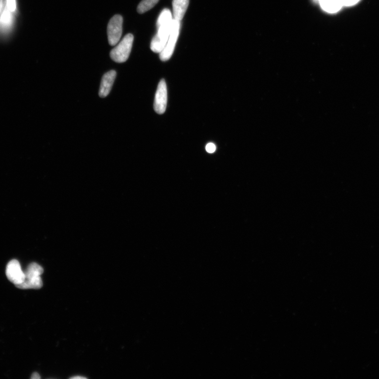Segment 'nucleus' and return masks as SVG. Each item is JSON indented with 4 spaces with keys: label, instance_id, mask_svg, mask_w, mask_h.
<instances>
[{
    "label": "nucleus",
    "instance_id": "nucleus-1",
    "mask_svg": "<svg viewBox=\"0 0 379 379\" xmlns=\"http://www.w3.org/2000/svg\"><path fill=\"white\" fill-rule=\"evenodd\" d=\"M173 20L171 12L168 9H165L161 13L157 23L158 32L151 43L153 52L160 54L164 48L170 35Z\"/></svg>",
    "mask_w": 379,
    "mask_h": 379
},
{
    "label": "nucleus",
    "instance_id": "nucleus-2",
    "mask_svg": "<svg viewBox=\"0 0 379 379\" xmlns=\"http://www.w3.org/2000/svg\"><path fill=\"white\" fill-rule=\"evenodd\" d=\"M134 36L132 34H127L110 52L111 58L115 62L124 63L126 61L129 57Z\"/></svg>",
    "mask_w": 379,
    "mask_h": 379
},
{
    "label": "nucleus",
    "instance_id": "nucleus-3",
    "mask_svg": "<svg viewBox=\"0 0 379 379\" xmlns=\"http://www.w3.org/2000/svg\"><path fill=\"white\" fill-rule=\"evenodd\" d=\"M180 21L173 19L172 29L169 40L163 50L160 53V58L162 61L169 60L172 56L178 39L180 30Z\"/></svg>",
    "mask_w": 379,
    "mask_h": 379
},
{
    "label": "nucleus",
    "instance_id": "nucleus-4",
    "mask_svg": "<svg viewBox=\"0 0 379 379\" xmlns=\"http://www.w3.org/2000/svg\"><path fill=\"white\" fill-rule=\"evenodd\" d=\"M123 18L120 15L113 16L108 25L107 33L109 44L114 46L120 40L123 34Z\"/></svg>",
    "mask_w": 379,
    "mask_h": 379
},
{
    "label": "nucleus",
    "instance_id": "nucleus-5",
    "mask_svg": "<svg viewBox=\"0 0 379 379\" xmlns=\"http://www.w3.org/2000/svg\"><path fill=\"white\" fill-rule=\"evenodd\" d=\"M6 275L9 280L16 286L23 283L25 279L20 263L17 260L10 261L6 266Z\"/></svg>",
    "mask_w": 379,
    "mask_h": 379
},
{
    "label": "nucleus",
    "instance_id": "nucleus-6",
    "mask_svg": "<svg viewBox=\"0 0 379 379\" xmlns=\"http://www.w3.org/2000/svg\"><path fill=\"white\" fill-rule=\"evenodd\" d=\"M167 101V87L165 80L162 79L159 83L154 102V109L157 113L162 114L165 112Z\"/></svg>",
    "mask_w": 379,
    "mask_h": 379
},
{
    "label": "nucleus",
    "instance_id": "nucleus-7",
    "mask_svg": "<svg viewBox=\"0 0 379 379\" xmlns=\"http://www.w3.org/2000/svg\"><path fill=\"white\" fill-rule=\"evenodd\" d=\"M116 75V72L111 70L103 76L99 93L101 98H105L110 93Z\"/></svg>",
    "mask_w": 379,
    "mask_h": 379
},
{
    "label": "nucleus",
    "instance_id": "nucleus-8",
    "mask_svg": "<svg viewBox=\"0 0 379 379\" xmlns=\"http://www.w3.org/2000/svg\"><path fill=\"white\" fill-rule=\"evenodd\" d=\"M189 4V0H173L172 7L173 19L181 21L187 11Z\"/></svg>",
    "mask_w": 379,
    "mask_h": 379
},
{
    "label": "nucleus",
    "instance_id": "nucleus-9",
    "mask_svg": "<svg viewBox=\"0 0 379 379\" xmlns=\"http://www.w3.org/2000/svg\"><path fill=\"white\" fill-rule=\"evenodd\" d=\"M43 272V269L36 263H32L28 266L24 273L25 275V279H30L38 277Z\"/></svg>",
    "mask_w": 379,
    "mask_h": 379
},
{
    "label": "nucleus",
    "instance_id": "nucleus-10",
    "mask_svg": "<svg viewBox=\"0 0 379 379\" xmlns=\"http://www.w3.org/2000/svg\"><path fill=\"white\" fill-rule=\"evenodd\" d=\"M42 286L41 277H38L31 279H25L22 284L16 287L21 289H38L41 288Z\"/></svg>",
    "mask_w": 379,
    "mask_h": 379
},
{
    "label": "nucleus",
    "instance_id": "nucleus-11",
    "mask_svg": "<svg viewBox=\"0 0 379 379\" xmlns=\"http://www.w3.org/2000/svg\"><path fill=\"white\" fill-rule=\"evenodd\" d=\"M159 1V0H143L138 6V12L140 14H144L153 8Z\"/></svg>",
    "mask_w": 379,
    "mask_h": 379
},
{
    "label": "nucleus",
    "instance_id": "nucleus-12",
    "mask_svg": "<svg viewBox=\"0 0 379 379\" xmlns=\"http://www.w3.org/2000/svg\"><path fill=\"white\" fill-rule=\"evenodd\" d=\"M11 12L6 6L0 17V25L3 28H8L11 25L13 19Z\"/></svg>",
    "mask_w": 379,
    "mask_h": 379
},
{
    "label": "nucleus",
    "instance_id": "nucleus-13",
    "mask_svg": "<svg viewBox=\"0 0 379 379\" xmlns=\"http://www.w3.org/2000/svg\"><path fill=\"white\" fill-rule=\"evenodd\" d=\"M6 6L11 12H14L16 9V0H6Z\"/></svg>",
    "mask_w": 379,
    "mask_h": 379
},
{
    "label": "nucleus",
    "instance_id": "nucleus-14",
    "mask_svg": "<svg viewBox=\"0 0 379 379\" xmlns=\"http://www.w3.org/2000/svg\"><path fill=\"white\" fill-rule=\"evenodd\" d=\"M205 150L209 153H213L216 150V145L213 143H209L205 146Z\"/></svg>",
    "mask_w": 379,
    "mask_h": 379
},
{
    "label": "nucleus",
    "instance_id": "nucleus-15",
    "mask_svg": "<svg viewBox=\"0 0 379 379\" xmlns=\"http://www.w3.org/2000/svg\"><path fill=\"white\" fill-rule=\"evenodd\" d=\"M31 378L32 379H40L41 377L37 372H35V373L32 374Z\"/></svg>",
    "mask_w": 379,
    "mask_h": 379
},
{
    "label": "nucleus",
    "instance_id": "nucleus-16",
    "mask_svg": "<svg viewBox=\"0 0 379 379\" xmlns=\"http://www.w3.org/2000/svg\"><path fill=\"white\" fill-rule=\"evenodd\" d=\"M4 5V0H0V16H1L2 14Z\"/></svg>",
    "mask_w": 379,
    "mask_h": 379
},
{
    "label": "nucleus",
    "instance_id": "nucleus-17",
    "mask_svg": "<svg viewBox=\"0 0 379 379\" xmlns=\"http://www.w3.org/2000/svg\"><path fill=\"white\" fill-rule=\"evenodd\" d=\"M72 379H86L85 377H81V376H75L72 378Z\"/></svg>",
    "mask_w": 379,
    "mask_h": 379
}]
</instances>
